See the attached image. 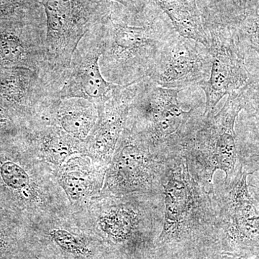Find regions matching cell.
Returning a JSON list of instances; mask_svg holds the SVG:
<instances>
[{"mask_svg": "<svg viewBox=\"0 0 259 259\" xmlns=\"http://www.w3.org/2000/svg\"><path fill=\"white\" fill-rule=\"evenodd\" d=\"M162 187L163 225L151 255L156 259L205 258L215 245V204L212 194L191 175L181 148L166 158Z\"/></svg>", "mask_w": 259, "mask_h": 259, "instance_id": "obj_1", "label": "cell"}, {"mask_svg": "<svg viewBox=\"0 0 259 259\" xmlns=\"http://www.w3.org/2000/svg\"><path fill=\"white\" fill-rule=\"evenodd\" d=\"M146 7L132 12L111 3L94 25L101 45L100 67L107 81L131 84L149 77L167 42L177 32Z\"/></svg>", "mask_w": 259, "mask_h": 259, "instance_id": "obj_2", "label": "cell"}, {"mask_svg": "<svg viewBox=\"0 0 259 259\" xmlns=\"http://www.w3.org/2000/svg\"><path fill=\"white\" fill-rule=\"evenodd\" d=\"M195 107L181 140L180 148L185 153L191 175L214 195L213 179L215 172L226 174L224 182L231 180L241 165L235 125L243 110L239 93L228 95L218 111L204 115Z\"/></svg>", "mask_w": 259, "mask_h": 259, "instance_id": "obj_3", "label": "cell"}, {"mask_svg": "<svg viewBox=\"0 0 259 259\" xmlns=\"http://www.w3.org/2000/svg\"><path fill=\"white\" fill-rule=\"evenodd\" d=\"M47 21V83L53 96L60 90L75 50L87 32L107 14L106 0H40Z\"/></svg>", "mask_w": 259, "mask_h": 259, "instance_id": "obj_4", "label": "cell"}, {"mask_svg": "<svg viewBox=\"0 0 259 259\" xmlns=\"http://www.w3.org/2000/svg\"><path fill=\"white\" fill-rule=\"evenodd\" d=\"M253 172L242 161L231 180L214 189L217 233L213 253L259 256V209L248 184Z\"/></svg>", "mask_w": 259, "mask_h": 259, "instance_id": "obj_5", "label": "cell"}, {"mask_svg": "<svg viewBox=\"0 0 259 259\" xmlns=\"http://www.w3.org/2000/svg\"><path fill=\"white\" fill-rule=\"evenodd\" d=\"M182 91L161 88L148 78L138 83L127 123L153 152L168 156L180 147L182 135L195 109L182 110L178 100Z\"/></svg>", "mask_w": 259, "mask_h": 259, "instance_id": "obj_6", "label": "cell"}, {"mask_svg": "<svg viewBox=\"0 0 259 259\" xmlns=\"http://www.w3.org/2000/svg\"><path fill=\"white\" fill-rule=\"evenodd\" d=\"M200 11L210 37L209 51L212 58L208 79L197 84L205 95L203 114L206 115L215 110L223 97L240 91L255 76L247 68L245 48L236 28L205 7Z\"/></svg>", "mask_w": 259, "mask_h": 259, "instance_id": "obj_7", "label": "cell"}, {"mask_svg": "<svg viewBox=\"0 0 259 259\" xmlns=\"http://www.w3.org/2000/svg\"><path fill=\"white\" fill-rule=\"evenodd\" d=\"M168 156L153 152L126 124L112 159L109 188L116 195L163 197L162 180Z\"/></svg>", "mask_w": 259, "mask_h": 259, "instance_id": "obj_8", "label": "cell"}, {"mask_svg": "<svg viewBox=\"0 0 259 259\" xmlns=\"http://www.w3.org/2000/svg\"><path fill=\"white\" fill-rule=\"evenodd\" d=\"M101 55L100 40L92 27L75 50L56 97L82 98L93 102L97 108L103 107L121 85L104 78L100 67Z\"/></svg>", "mask_w": 259, "mask_h": 259, "instance_id": "obj_9", "label": "cell"}, {"mask_svg": "<svg viewBox=\"0 0 259 259\" xmlns=\"http://www.w3.org/2000/svg\"><path fill=\"white\" fill-rule=\"evenodd\" d=\"M211 65L207 48L177 32L165 45L148 78L161 88L183 90L208 79Z\"/></svg>", "mask_w": 259, "mask_h": 259, "instance_id": "obj_10", "label": "cell"}, {"mask_svg": "<svg viewBox=\"0 0 259 259\" xmlns=\"http://www.w3.org/2000/svg\"><path fill=\"white\" fill-rule=\"evenodd\" d=\"M46 33L45 13L27 17L21 23L2 27L0 67L26 68L40 75L47 83Z\"/></svg>", "mask_w": 259, "mask_h": 259, "instance_id": "obj_11", "label": "cell"}, {"mask_svg": "<svg viewBox=\"0 0 259 259\" xmlns=\"http://www.w3.org/2000/svg\"><path fill=\"white\" fill-rule=\"evenodd\" d=\"M138 83L121 85L105 104L97 108L98 120L85 141L86 151L102 161H111L128 119Z\"/></svg>", "mask_w": 259, "mask_h": 259, "instance_id": "obj_12", "label": "cell"}, {"mask_svg": "<svg viewBox=\"0 0 259 259\" xmlns=\"http://www.w3.org/2000/svg\"><path fill=\"white\" fill-rule=\"evenodd\" d=\"M163 204L149 211L143 210L136 204H118L100 218L99 226L107 239L124 251H131L136 245L143 243L149 247L152 253L154 244L141 236V229L146 228L160 233L161 226L146 225V220L163 218Z\"/></svg>", "mask_w": 259, "mask_h": 259, "instance_id": "obj_13", "label": "cell"}, {"mask_svg": "<svg viewBox=\"0 0 259 259\" xmlns=\"http://www.w3.org/2000/svg\"><path fill=\"white\" fill-rule=\"evenodd\" d=\"M50 97L53 96L47 83L35 71L0 67V103L11 115L35 118Z\"/></svg>", "mask_w": 259, "mask_h": 259, "instance_id": "obj_14", "label": "cell"}, {"mask_svg": "<svg viewBox=\"0 0 259 259\" xmlns=\"http://www.w3.org/2000/svg\"><path fill=\"white\" fill-rule=\"evenodd\" d=\"M93 102L82 98L51 97L37 115V123L55 125L74 139L85 142L98 120Z\"/></svg>", "mask_w": 259, "mask_h": 259, "instance_id": "obj_15", "label": "cell"}, {"mask_svg": "<svg viewBox=\"0 0 259 259\" xmlns=\"http://www.w3.org/2000/svg\"><path fill=\"white\" fill-rule=\"evenodd\" d=\"M138 4L155 5L168 17L175 31L209 49L210 37L202 23L198 0H135Z\"/></svg>", "mask_w": 259, "mask_h": 259, "instance_id": "obj_16", "label": "cell"}, {"mask_svg": "<svg viewBox=\"0 0 259 259\" xmlns=\"http://www.w3.org/2000/svg\"><path fill=\"white\" fill-rule=\"evenodd\" d=\"M38 129L31 135L32 144L48 161L61 164L71 155L81 152L85 142L71 137L55 125H37Z\"/></svg>", "mask_w": 259, "mask_h": 259, "instance_id": "obj_17", "label": "cell"}, {"mask_svg": "<svg viewBox=\"0 0 259 259\" xmlns=\"http://www.w3.org/2000/svg\"><path fill=\"white\" fill-rule=\"evenodd\" d=\"M86 165L68 163L61 176L63 188L71 200L79 201L92 191V173Z\"/></svg>", "mask_w": 259, "mask_h": 259, "instance_id": "obj_18", "label": "cell"}, {"mask_svg": "<svg viewBox=\"0 0 259 259\" xmlns=\"http://www.w3.org/2000/svg\"><path fill=\"white\" fill-rule=\"evenodd\" d=\"M49 236L58 248L75 258L88 259L93 256V246L84 237L59 228L51 230Z\"/></svg>", "mask_w": 259, "mask_h": 259, "instance_id": "obj_19", "label": "cell"}, {"mask_svg": "<svg viewBox=\"0 0 259 259\" xmlns=\"http://www.w3.org/2000/svg\"><path fill=\"white\" fill-rule=\"evenodd\" d=\"M259 4V0H213L206 8L214 12L223 21L233 25Z\"/></svg>", "mask_w": 259, "mask_h": 259, "instance_id": "obj_20", "label": "cell"}, {"mask_svg": "<svg viewBox=\"0 0 259 259\" xmlns=\"http://www.w3.org/2000/svg\"><path fill=\"white\" fill-rule=\"evenodd\" d=\"M232 26L236 28L243 47L249 48L259 56V4Z\"/></svg>", "mask_w": 259, "mask_h": 259, "instance_id": "obj_21", "label": "cell"}, {"mask_svg": "<svg viewBox=\"0 0 259 259\" xmlns=\"http://www.w3.org/2000/svg\"><path fill=\"white\" fill-rule=\"evenodd\" d=\"M238 93L243 103V110L254 120L259 133V76H255L253 80Z\"/></svg>", "mask_w": 259, "mask_h": 259, "instance_id": "obj_22", "label": "cell"}, {"mask_svg": "<svg viewBox=\"0 0 259 259\" xmlns=\"http://www.w3.org/2000/svg\"><path fill=\"white\" fill-rule=\"evenodd\" d=\"M20 248L18 238L0 227V259H13Z\"/></svg>", "mask_w": 259, "mask_h": 259, "instance_id": "obj_23", "label": "cell"}, {"mask_svg": "<svg viewBox=\"0 0 259 259\" xmlns=\"http://www.w3.org/2000/svg\"><path fill=\"white\" fill-rule=\"evenodd\" d=\"M13 115L8 109L0 103V133H11L15 130Z\"/></svg>", "mask_w": 259, "mask_h": 259, "instance_id": "obj_24", "label": "cell"}, {"mask_svg": "<svg viewBox=\"0 0 259 259\" xmlns=\"http://www.w3.org/2000/svg\"><path fill=\"white\" fill-rule=\"evenodd\" d=\"M250 176V179H248V187L250 194L259 209V169L253 171Z\"/></svg>", "mask_w": 259, "mask_h": 259, "instance_id": "obj_25", "label": "cell"}, {"mask_svg": "<svg viewBox=\"0 0 259 259\" xmlns=\"http://www.w3.org/2000/svg\"><path fill=\"white\" fill-rule=\"evenodd\" d=\"M204 259H259V256L248 258V257L233 254V253H225V252H215V253H212L207 255Z\"/></svg>", "mask_w": 259, "mask_h": 259, "instance_id": "obj_26", "label": "cell"}, {"mask_svg": "<svg viewBox=\"0 0 259 259\" xmlns=\"http://www.w3.org/2000/svg\"><path fill=\"white\" fill-rule=\"evenodd\" d=\"M106 1L109 3H118V4L122 5V6L125 7V8L132 12L139 11V8H138L137 4H136L135 0H106Z\"/></svg>", "mask_w": 259, "mask_h": 259, "instance_id": "obj_27", "label": "cell"}, {"mask_svg": "<svg viewBox=\"0 0 259 259\" xmlns=\"http://www.w3.org/2000/svg\"><path fill=\"white\" fill-rule=\"evenodd\" d=\"M13 259H45L44 258H40L38 256H34V255H30L27 254L26 252L24 251L23 250V247L20 248L18 250V253L15 255Z\"/></svg>", "mask_w": 259, "mask_h": 259, "instance_id": "obj_28", "label": "cell"}, {"mask_svg": "<svg viewBox=\"0 0 259 259\" xmlns=\"http://www.w3.org/2000/svg\"><path fill=\"white\" fill-rule=\"evenodd\" d=\"M250 159L252 160L251 163H255V164H253V166H256L258 167H256V168H255V170L259 169V153L257 156H252L251 158H250Z\"/></svg>", "mask_w": 259, "mask_h": 259, "instance_id": "obj_29", "label": "cell"}, {"mask_svg": "<svg viewBox=\"0 0 259 259\" xmlns=\"http://www.w3.org/2000/svg\"><path fill=\"white\" fill-rule=\"evenodd\" d=\"M119 259H138L135 258V257L130 256V255H121V257H119Z\"/></svg>", "mask_w": 259, "mask_h": 259, "instance_id": "obj_30", "label": "cell"}, {"mask_svg": "<svg viewBox=\"0 0 259 259\" xmlns=\"http://www.w3.org/2000/svg\"><path fill=\"white\" fill-rule=\"evenodd\" d=\"M117 259H118V258H117Z\"/></svg>", "mask_w": 259, "mask_h": 259, "instance_id": "obj_31", "label": "cell"}]
</instances>
